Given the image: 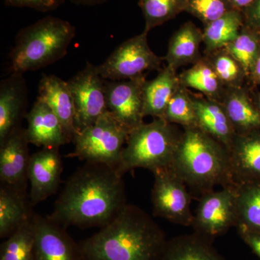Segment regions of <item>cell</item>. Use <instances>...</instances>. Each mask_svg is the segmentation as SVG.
I'll use <instances>...</instances> for the list:
<instances>
[{"instance_id":"obj_1","label":"cell","mask_w":260,"mask_h":260,"mask_svg":"<svg viewBox=\"0 0 260 260\" xmlns=\"http://www.w3.org/2000/svg\"><path fill=\"white\" fill-rule=\"evenodd\" d=\"M122 177L109 166L85 162L68 179L48 218L65 229H102L127 204Z\"/></svg>"},{"instance_id":"obj_2","label":"cell","mask_w":260,"mask_h":260,"mask_svg":"<svg viewBox=\"0 0 260 260\" xmlns=\"http://www.w3.org/2000/svg\"><path fill=\"white\" fill-rule=\"evenodd\" d=\"M165 233L144 210L126 204L110 223L79 244L80 260H160Z\"/></svg>"},{"instance_id":"obj_3","label":"cell","mask_w":260,"mask_h":260,"mask_svg":"<svg viewBox=\"0 0 260 260\" xmlns=\"http://www.w3.org/2000/svg\"><path fill=\"white\" fill-rule=\"evenodd\" d=\"M170 168L201 195L232 186L228 149L199 127L184 128Z\"/></svg>"},{"instance_id":"obj_4","label":"cell","mask_w":260,"mask_h":260,"mask_svg":"<svg viewBox=\"0 0 260 260\" xmlns=\"http://www.w3.org/2000/svg\"><path fill=\"white\" fill-rule=\"evenodd\" d=\"M75 37V27L56 17L47 16L25 27L18 32L10 52V73L23 74L60 60Z\"/></svg>"},{"instance_id":"obj_5","label":"cell","mask_w":260,"mask_h":260,"mask_svg":"<svg viewBox=\"0 0 260 260\" xmlns=\"http://www.w3.org/2000/svg\"><path fill=\"white\" fill-rule=\"evenodd\" d=\"M181 133L173 124L155 118L129 132L123 149L119 172L124 175L135 169H158L170 167Z\"/></svg>"},{"instance_id":"obj_6","label":"cell","mask_w":260,"mask_h":260,"mask_svg":"<svg viewBox=\"0 0 260 260\" xmlns=\"http://www.w3.org/2000/svg\"><path fill=\"white\" fill-rule=\"evenodd\" d=\"M129 133L107 111L94 124L75 135V151L68 157L104 164L118 171Z\"/></svg>"},{"instance_id":"obj_7","label":"cell","mask_w":260,"mask_h":260,"mask_svg":"<svg viewBox=\"0 0 260 260\" xmlns=\"http://www.w3.org/2000/svg\"><path fill=\"white\" fill-rule=\"evenodd\" d=\"M148 34L143 31L123 42L107 60L96 66L99 75L104 79L119 81L137 78L145 71L161 70L164 58L149 47Z\"/></svg>"},{"instance_id":"obj_8","label":"cell","mask_w":260,"mask_h":260,"mask_svg":"<svg viewBox=\"0 0 260 260\" xmlns=\"http://www.w3.org/2000/svg\"><path fill=\"white\" fill-rule=\"evenodd\" d=\"M152 204L155 216L190 226L194 222L191 197L185 183L170 167L154 171Z\"/></svg>"},{"instance_id":"obj_9","label":"cell","mask_w":260,"mask_h":260,"mask_svg":"<svg viewBox=\"0 0 260 260\" xmlns=\"http://www.w3.org/2000/svg\"><path fill=\"white\" fill-rule=\"evenodd\" d=\"M105 81L98 73L96 66L89 62L68 81L74 102L77 133L92 125L107 112Z\"/></svg>"},{"instance_id":"obj_10","label":"cell","mask_w":260,"mask_h":260,"mask_svg":"<svg viewBox=\"0 0 260 260\" xmlns=\"http://www.w3.org/2000/svg\"><path fill=\"white\" fill-rule=\"evenodd\" d=\"M236 223L237 193L234 186L201 195L192 224L196 234L211 239L236 226Z\"/></svg>"},{"instance_id":"obj_11","label":"cell","mask_w":260,"mask_h":260,"mask_svg":"<svg viewBox=\"0 0 260 260\" xmlns=\"http://www.w3.org/2000/svg\"><path fill=\"white\" fill-rule=\"evenodd\" d=\"M146 74L132 79L112 81L104 85L108 111L129 131L143 124V86Z\"/></svg>"},{"instance_id":"obj_12","label":"cell","mask_w":260,"mask_h":260,"mask_svg":"<svg viewBox=\"0 0 260 260\" xmlns=\"http://www.w3.org/2000/svg\"><path fill=\"white\" fill-rule=\"evenodd\" d=\"M35 242L32 260H80L79 244L65 228L34 213Z\"/></svg>"},{"instance_id":"obj_13","label":"cell","mask_w":260,"mask_h":260,"mask_svg":"<svg viewBox=\"0 0 260 260\" xmlns=\"http://www.w3.org/2000/svg\"><path fill=\"white\" fill-rule=\"evenodd\" d=\"M63 165L59 148H44L30 155L28 169L30 206L54 194L59 187Z\"/></svg>"},{"instance_id":"obj_14","label":"cell","mask_w":260,"mask_h":260,"mask_svg":"<svg viewBox=\"0 0 260 260\" xmlns=\"http://www.w3.org/2000/svg\"><path fill=\"white\" fill-rule=\"evenodd\" d=\"M26 129L15 128L0 143V179L25 192L30 155Z\"/></svg>"},{"instance_id":"obj_15","label":"cell","mask_w":260,"mask_h":260,"mask_svg":"<svg viewBox=\"0 0 260 260\" xmlns=\"http://www.w3.org/2000/svg\"><path fill=\"white\" fill-rule=\"evenodd\" d=\"M228 152L232 186L260 181V129L236 135Z\"/></svg>"},{"instance_id":"obj_16","label":"cell","mask_w":260,"mask_h":260,"mask_svg":"<svg viewBox=\"0 0 260 260\" xmlns=\"http://www.w3.org/2000/svg\"><path fill=\"white\" fill-rule=\"evenodd\" d=\"M25 118L29 143L44 148H59L70 143L59 118L42 101L37 99Z\"/></svg>"},{"instance_id":"obj_17","label":"cell","mask_w":260,"mask_h":260,"mask_svg":"<svg viewBox=\"0 0 260 260\" xmlns=\"http://www.w3.org/2000/svg\"><path fill=\"white\" fill-rule=\"evenodd\" d=\"M37 99L49 106L61 121L69 142L73 140L77 134L75 107L68 82L54 75H43Z\"/></svg>"},{"instance_id":"obj_18","label":"cell","mask_w":260,"mask_h":260,"mask_svg":"<svg viewBox=\"0 0 260 260\" xmlns=\"http://www.w3.org/2000/svg\"><path fill=\"white\" fill-rule=\"evenodd\" d=\"M27 87L23 74H11L0 85V143L18 127L27 104Z\"/></svg>"},{"instance_id":"obj_19","label":"cell","mask_w":260,"mask_h":260,"mask_svg":"<svg viewBox=\"0 0 260 260\" xmlns=\"http://www.w3.org/2000/svg\"><path fill=\"white\" fill-rule=\"evenodd\" d=\"M191 95L198 127L229 148L237 133L222 103L205 95Z\"/></svg>"},{"instance_id":"obj_20","label":"cell","mask_w":260,"mask_h":260,"mask_svg":"<svg viewBox=\"0 0 260 260\" xmlns=\"http://www.w3.org/2000/svg\"><path fill=\"white\" fill-rule=\"evenodd\" d=\"M237 134L260 129V111L244 87L225 88L221 101Z\"/></svg>"},{"instance_id":"obj_21","label":"cell","mask_w":260,"mask_h":260,"mask_svg":"<svg viewBox=\"0 0 260 260\" xmlns=\"http://www.w3.org/2000/svg\"><path fill=\"white\" fill-rule=\"evenodd\" d=\"M180 85L177 71L168 65L159 70L154 79L146 80L143 86L144 116L164 119L168 104Z\"/></svg>"},{"instance_id":"obj_22","label":"cell","mask_w":260,"mask_h":260,"mask_svg":"<svg viewBox=\"0 0 260 260\" xmlns=\"http://www.w3.org/2000/svg\"><path fill=\"white\" fill-rule=\"evenodd\" d=\"M203 42V31L192 22H186L171 37L164 60L176 71L184 65L194 64L203 57L200 51Z\"/></svg>"},{"instance_id":"obj_23","label":"cell","mask_w":260,"mask_h":260,"mask_svg":"<svg viewBox=\"0 0 260 260\" xmlns=\"http://www.w3.org/2000/svg\"><path fill=\"white\" fill-rule=\"evenodd\" d=\"M32 214L25 192L13 186L2 184L0 188V238L13 234Z\"/></svg>"},{"instance_id":"obj_24","label":"cell","mask_w":260,"mask_h":260,"mask_svg":"<svg viewBox=\"0 0 260 260\" xmlns=\"http://www.w3.org/2000/svg\"><path fill=\"white\" fill-rule=\"evenodd\" d=\"M237 193L239 233H260V181L234 186Z\"/></svg>"},{"instance_id":"obj_25","label":"cell","mask_w":260,"mask_h":260,"mask_svg":"<svg viewBox=\"0 0 260 260\" xmlns=\"http://www.w3.org/2000/svg\"><path fill=\"white\" fill-rule=\"evenodd\" d=\"M160 260H224L207 239L195 234L168 241Z\"/></svg>"},{"instance_id":"obj_26","label":"cell","mask_w":260,"mask_h":260,"mask_svg":"<svg viewBox=\"0 0 260 260\" xmlns=\"http://www.w3.org/2000/svg\"><path fill=\"white\" fill-rule=\"evenodd\" d=\"M244 25L242 12L237 10H232L205 25L203 31L205 54L224 49L237 37Z\"/></svg>"},{"instance_id":"obj_27","label":"cell","mask_w":260,"mask_h":260,"mask_svg":"<svg viewBox=\"0 0 260 260\" xmlns=\"http://www.w3.org/2000/svg\"><path fill=\"white\" fill-rule=\"evenodd\" d=\"M179 78L183 86L195 89L205 97L221 102L225 88L205 56L181 73Z\"/></svg>"},{"instance_id":"obj_28","label":"cell","mask_w":260,"mask_h":260,"mask_svg":"<svg viewBox=\"0 0 260 260\" xmlns=\"http://www.w3.org/2000/svg\"><path fill=\"white\" fill-rule=\"evenodd\" d=\"M35 242L34 213L0 246V260H32Z\"/></svg>"},{"instance_id":"obj_29","label":"cell","mask_w":260,"mask_h":260,"mask_svg":"<svg viewBox=\"0 0 260 260\" xmlns=\"http://www.w3.org/2000/svg\"><path fill=\"white\" fill-rule=\"evenodd\" d=\"M187 0H139L138 5L144 15V32L175 18L179 13L185 12Z\"/></svg>"},{"instance_id":"obj_30","label":"cell","mask_w":260,"mask_h":260,"mask_svg":"<svg viewBox=\"0 0 260 260\" xmlns=\"http://www.w3.org/2000/svg\"><path fill=\"white\" fill-rule=\"evenodd\" d=\"M205 57L225 88L243 86L244 80L248 78L245 70L225 49L205 54Z\"/></svg>"},{"instance_id":"obj_31","label":"cell","mask_w":260,"mask_h":260,"mask_svg":"<svg viewBox=\"0 0 260 260\" xmlns=\"http://www.w3.org/2000/svg\"><path fill=\"white\" fill-rule=\"evenodd\" d=\"M224 49L240 63L249 78L260 52L259 32L244 25L237 37Z\"/></svg>"},{"instance_id":"obj_32","label":"cell","mask_w":260,"mask_h":260,"mask_svg":"<svg viewBox=\"0 0 260 260\" xmlns=\"http://www.w3.org/2000/svg\"><path fill=\"white\" fill-rule=\"evenodd\" d=\"M164 119L171 124H180L184 128L198 127L192 95L181 84L168 104Z\"/></svg>"},{"instance_id":"obj_33","label":"cell","mask_w":260,"mask_h":260,"mask_svg":"<svg viewBox=\"0 0 260 260\" xmlns=\"http://www.w3.org/2000/svg\"><path fill=\"white\" fill-rule=\"evenodd\" d=\"M234 10L229 0H187L185 12L206 25Z\"/></svg>"},{"instance_id":"obj_34","label":"cell","mask_w":260,"mask_h":260,"mask_svg":"<svg viewBox=\"0 0 260 260\" xmlns=\"http://www.w3.org/2000/svg\"><path fill=\"white\" fill-rule=\"evenodd\" d=\"M7 6L14 8H27L47 13L57 10L65 3V0H4Z\"/></svg>"},{"instance_id":"obj_35","label":"cell","mask_w":260,"mask_h":260,"mask_svg":"<svg viewBox=\"0 0 260 260\" xmlns=\"http://www.w3.org/2000/svg\"><path fill=\"white\" fill-rule=\"evenodd\" d=\"M244 25L260 32V0H254L242 11Z\"/></svg>"},{"instance_id":"obj_36","label":"cell","mask_w":260,"mask_h":260,"mask_svg":"<svg viewBox=\"0 0 260 260\" xmlns=\"http://www.w3.org/2000/svg\"><path fill=\"white\" fill-rule=\"evenodd\" d=\"M243 240L260 258V233H239Z\"/></svg>"},{"instance_id":"obj_37","label":"cell","mask_w":260,"mask_h":260,"mask_svg":"<svg viewBox=\"0 0 260 260\" xmlns=\"http://www.w3.org/2000/svg\"><path fill=\"white\" fill-rule=\"evenodd\" d=\"M249 78L254 83L260 84V52L253 64Z\"/></svg>"},{"instance_id":"obj_38","label":"cell","mask_w":260,"mask_h":260,"mask_svg":"<svg viewBox=\"0 0 260 260\" xmlns=\"http://www.w3.org/2000/svg\"><path fill=\"white\" fill-rule=\"evenodd\" d=\"M70 3L76 5L83 6H96V5L105 4L113 0H68Z\"/></svg>"},{"instance_id":"obj_39","label":"cell","mask_w":260,"mask_h":260,"mask_svg":"<svg viewBox=\"0 0 260 260\" xmlns=\"http://www.w3.org/2000/svg\"><path fill=\"white\" fill-rule=\"evenodd\" d=\"M234 10L243 11L252 3L254 0H229Z\"/></svg>"},{"instance_id":"obj_40","label":"cell","mask_w":260,"mask_h":260,"mask_svg":"<svg viewBox=\"0 0 260 260\" xmlns=\"http://www.w3.org/2000/svg\"><path fill=\"white\" fill-rule=\"evenodd\" d=\"M256 104H257L258 107H259V109L260 111V94L259 97H258L257 102H256Z\"/></svg>"},{"instance_id":"obj_41","label":"cell","mask_w":260,"mask_h":260,"mask_svg":"<svg viewBox=\"0 0 260 260\" xmlns=\"http://www.w3.org/2000/svg\"><path fill=\"white\" fill-rule=\"evenodd\" d=\"M259 37H260V32H259Z\"/></svg>"}]
</instances>
